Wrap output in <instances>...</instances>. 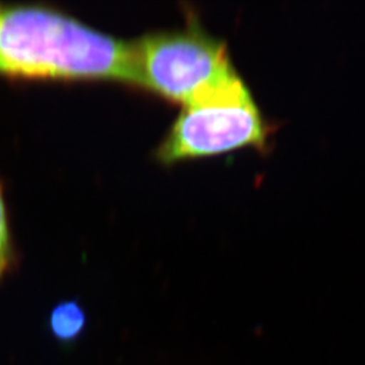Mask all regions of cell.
I'll use <instances>...</instances> for the list:
<instances>
[{
    "label": "cell",
    "mask_w": 365,
    "mask_h": 365,
    "mask_svg": "<svg viewBox=\"0 0 365 365\" xmlns=\"http://www.w3.org/2000/svg\"><path fill=\"white\" fill-rule=\"evenodd\" d=\"M0 73L135 84L134 46L52 11L0 9Z\"/></svg>",
    "instance_id": "obj_1"
},
{
    "label": "cell",
    "mask_w": 365,
    "mask_h": 365,
    "mask_svg": "<svg viewBox=\"0 0 365 365\" xmlns=\"http://www.w3.org/2000/svg\"><path fill=\"white\" fill-rule=\"evenodd\" d=\"M269 133L251 90L235 71L183 106L158 156L170 165L242 149H264Z\"/></svg>",
    "instance_id": "obj_2"
},
{
    "label": "cell",
    "mask_w": 365,
    "mask_h": 365,
    "mask_svg": "<svg viewBox=\"0 0 365 365\" xmlns=\"http://www.w3.org/2000/svg\"><path fill=\"white\" fill-rule=\"evenodd\" d=\"M133 46L135 84L182 106L237 71L225 41L210 35L197 18L182 30L149 35Z\"/></svg>",
    "instance_id": "obj_3"
},
{
    "label": "cell",
    "mask_w": 365,
    "mask_h": 365,
    "mask_svg": "<svg viewBox=\"0 0 365 365\" xmlns=\"http://www.w3.org/2000/svg\"><path fill=\"white\" fill-rule=\"evenodd\" d=\"M86 327V314L75 302L61 303L50 316V329L58 341L76 339Z\"/></svg>",
    "instance_id": "obj_4"
},
{
    "label": "cell",
    "mask_w": 365,
    "mask_h": 365,
    "mask_svg": "<svg viewBox=\"0 0 365 365\" xmlns=\"http://www.w3.org/2000/svg\"><path fill=\"white\" fill-rule=\"evenodd\" d=\"M10 259V237L7 227L6 212L0 190V276L5 272Z\"/></svg>",
    "instance_id": "obj_5"
}]
</instances>
